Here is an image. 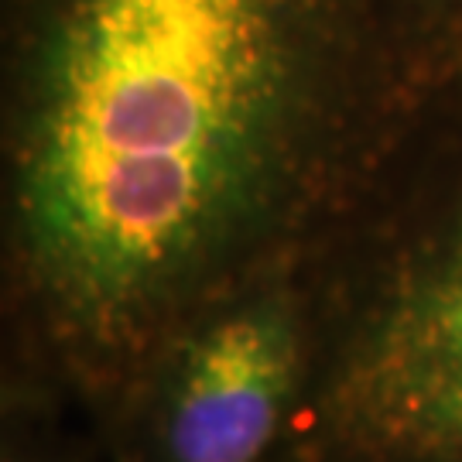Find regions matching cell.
Masks as SVG:
<instances>
[{
  "label": "cell",
  "instance_id": "obj_2",
  "mask_svg": "<svg viewBox=\"0 0 462 462\" xmlns=\"http://www.w3.org/2000/svg\"><path fill=\"white\" fill-rule=\"evenodd\" d=\"M326 404L346 462H462V209L380 284Z\"/></svg>",
  "mask_w": 462,
  "mask_h": 462
},
{
  "label": "cell",
  "instance_id": "obj_3",
  "mask_svg": "<svg viewBox=\"0 0 462 462\" xmlns=\"http://www.w3.org/2000/svg\"><path fill=\"white\" fill-rule=\"evenodd\" d=\"M298 322L254 295L202 322L168 370L154 462H264L298 383Z\"/></svg>",
  "mask_w": 462,
  "mask_h": 462
},
{
  "label": "cell",
  "instance_id": "obj_1",
  "mask_svg": "<svg viewBox=\"0 0 462 462\" xmlns=\"http://www.w3.org/2000/svg\"><path fill=\"white\" fill-rule=\"evenodd\" d=\"M319 0H42L17 244L69 332L148 329L261 219L312 97Z\"/></svg>",
  "mask_w": 462,
  "mask_h": 462
}]
</instances>
